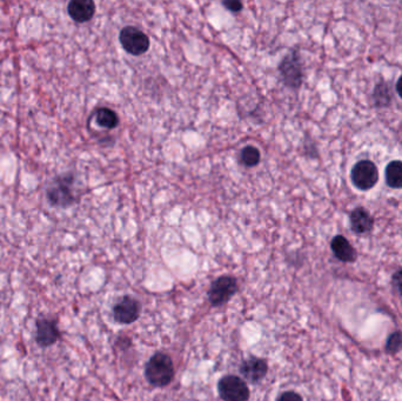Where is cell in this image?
Here are the masks:
<instances>
[{
  "mask_svg": "<svg viewBox=\"0 0 402 401\" xmlns=\"http://www.w3.org/2000/svg\"><path fill=\"white\" fill-rule=\"evenodd\" d=\"M119 39L124 50L132 56H142L149 51V37L137 27H127L123 29Z\"/></svg>",
  "mask_w": 402,
  "mask_h": 401,
  "instance_id": "cell-7",
  "label": "cell"
},
{
  "mask_svg": "<svg viewBox=\"0 0 402 401\" xmlns=\"http://www.w3.org/2000/svg\"><path fill=\"white\" fill-rule=\"evenodd\" d=\"M395 89H396V92H398L399 97L402 99V75L399 78L398 82H396V85H395Z\"/></svg>",
  "mask_w": 402,
  "mask_h": 401,
  "instance_id": "cell-22",
  "label": "cell"
},
{
  "mask_svg": "<svg viewBox=\"0 0 402 401\" xmlns=\"http://www.w3.org/2000/svg\"><path fill=\"white\" fill-rule=\"evenodd\" d=\"M145 377L152 386L165 387L174 378V366L171 358L165 353L158 352L146 364Z\"/></svg>",
  "mask_w": 402,
  "mask_h": 401,
  "instance_id": "cell-1",
  "label": "cell"
},
{
  "mask_svg": "<svg viewBox=\"0 0 402 401\" xmlns=\"http://www.w3.org/2000/svg\"><path fill=\"white\" fill-rule=\"evenodd\" d=\"M219 395L223 401H248L251 393L248 386L237 375H226L218 384Z\"/></svg>",
  "mask_w": 402,
  "mask_h": 401,
  "instance_id": "cell-5",
  "label": "cell"
},
{
  "mask_svg": "<svg viewBox=\"0 0 402 401\" xmlns=\"http://www.w3.org/2000/svg\"><path fill=\"white\" fill-rule=\"evenodd\" d=\"M374 218L371 212L362 206L354 208L350 214V230L357 235H365L372 232L374 228Z\"/></svg>",
  "mask_w": 402,
  "mask_h": 401,
  "instance_id": "cell-10",
  "label": "cell"
},
{
  "mask_svg": "<svg viewBox=\"0 0 402 401\" xmlns=\"http://www.w3.org/2000/svg\"><path fill=\"white\" fill-rule=\"evenodd\" d=\"M67 12L72 20L82 24L94 18V13H96V4L92 0H72L67 6Z\"/></svg>",
  "mask_w": 402,
  "mask_h": 401,
  "instance_id": "cell-12",
  "label": "cell"
},
{
  "mask_svg": "<svg viewBox=\"0 0 402 401\" xmlns=\"http://www.w3.org/2000/svg\"><path fill=\"white\" fill-rule=\"evenodd\" d=\"M385 178L388 187L394 190L402 189V161L401 160H393L388 163L385 170Z\"/></svg>",
  "mask_w": 402,
  "mask_h": 401,
  "instance_id": "cell-15",
  "label": "cell"
},
{
  "mask_svg": "<svg viewBox=\"0 0 402 401\" xmlns=\"http://www.w3.org/2000/svg\"><path fill=\"white\" fill-rule=\"evenodd\" d=\"M392 286L402 296V268H399L398 271L392 275Z\"/></svg>",
  "mask_w": 402,
  "mask_h": 401,
  "instance_id": "cell-19",
  "label": "cell"
},
{
  "mask_svg": "<svg viewBox=\"0 0 402 401\" xmlns=\"http://www.w3.org/2000/svg\"><path fill=\"white\" fill-rule=\"evenodd\" d=\"M331 249L335 258L343 263H354L357 259V251L341 234L332 239Z\"/></svg>",
  "mask_w": 402,
  "mask_h": 401,
  "instance_id": "cell-13",
  "label": "cell"
},
{
  "mask_svg": "<svg viewBox=\"0 0 402 401\" xmlns=\"http://www.w3.org/2000/svg\"><path fill=\"white\" fill-rule=\"evenodd\" d=\"M267 372V363L260 358H248L240 366V373H241L242 377L253 384L259 383L264 379Z\"/></svg>",
  "mask_w": 402,
  "mask_h": 401,
  "instance_id": "cell-11",
  "label": "cell"
},
{
  "mask_svg": "<svg viewBox=\"0 0 402 401\" xmlns=\"http://www.w3.org/2000/svg\"><path fill=\"white\" fill-rule=\"evenodd\" d=\"M73 182L75 178L72 175L57 177L46 191V197L50 204L56 207H68L75 204V197L72 189Z\"/></svg>",
  "mask_w": 402,
  "mask_h": 401,
  "instance_id": "cell-2",
  "label": "cell"
},
{
  "mask_svg": "<svg viewBox=\"0 0 402 401\" xmlns=\"http://www.w3.org/2000/svg\"><path fill=\"white\" fill-rule=\"evenodd\" d=\"M96 120H97L99 126L107 129V130L116 129L119 124V118H118L116 112L107 108H101L98 110Z\"/></svg>",
  "mask_w": 402,
  "mask_h": 401,
  "instance_id": "cell-16",
  "label": "cell"
},
{
  "mask_svg": "<svg viewBox=\"0 0 402 401\" xmlns=\"http://www.w3.org/2000/svg\"><path fill=\"white\" fill-rule=\"evenodd\" d=\"M280 75L283 84L292 89H300L304 80V68H302V58L297 50L290 51L285 56L279 65Z\"/></svg>",
  "mask_w": 402,
  "mask_h": 401,
  "instance_id": "cell-3",
  "label": "cell"
},
{
  "mask_svg": "<svg viewBox=\"0 0 402 401\" xmlns=\"http://www.w3.org/2000/svg\"><path fill=\"white\" fill-rule=\"evenodd\" d=\"M142 312V305L137 299L126 296L113 307V316L117 323L128 325L138 319Z\"/></svg>",
  "mask_w": 402,
  "mask_h": 401,
  "instance_id": "cell-8",
  "label": "cell"
},
{
  "mask_svg": "<svg viewBox=\"0 0 402 401\" xmlns=\"http://www.w3.org/2000/svg\"><path fill=\"white\" fill-rule=\"evenodd\" d=\"M238 292V282L233 277L223 275L212 282L209 290V300L213 306H223Z\"/></svg>",
  "mask_w": 402,
  "mask_h": 401,
  "instance_id": "cell-6",
  "label": "cell"
},
{
  "mask_svg": "<svg viewBox=\"0 0 402 401\" xmlns=\"http://www.w3.org/2000/svg\"><path fill=\"white\" fill-rule=\"evenodd\" d=\"M240 161L246 168H254L260 161V151L254 146H246L240 153Z\"/></svg>",
  "mask_w": 402,
  "mask_h": 401,
  "instance_id": "cell-17",
  "label": "cell"
},
{
  "mask_svg": "<svg viewBox=\"0 0 402 401\" xmlns=\"http://www.w3.org/2000/svg\"><path fill=\"white\" fill-rule=\"evenodd\" d=\"M36 327H37L36 342L40 347H50V346L54 345L60 338L59 328H58L56 320L40 316L36 321Z\"/></svg>",
  "mask_w": 402,
  "mask_h": 401,
  "instance_id": "cell-9",
  "label": "cell"
},
{
  "mask_svg": "<svg viewBox=\"0 0 402 401\" xmlns=\"http://www.w3.org/2000/svg\"><path fill=\"white\" fill-rule=\"evenodd\" d=\"M223 5L226 8V10L233 12V13H237V12H240L242 10V3L238 0H226V1H223Z\"/></svg>",
  "mask_w": 402,
  "mask_h": 401,
  "instance_id": "cell-20",
  "label": "cell"
},
{
  "mask_svg": "<svg viewBox=\"0 0 402 401\" xmlns=\"http://www.w3.org/2000/svg\"><path fill=\"white\" fill-rule=\"evenodd\" d=\"M386 351L389 354H398L402 351V332L395 331L391 333L386 342Z\"/></svg>",
  "mask_w": 402,
  "mask_h": 401,
  "instance_id": "cell-18",
  "label": "cell"
},
{
  "mask_svg": "<svg viewBox=\"0 0 402 401\" xmlns=\"http://www.w3.org/2000/svg\"><path fill=\"white\" fill-rule=\"evenodd\" d=\"M278 401H304L302 395H299L295 392H286L278 399Z\"/></svg>",
  "mask_w": 402,
  "mask_h": 401,
  "instance_id": "cell-21",
  "label": "cell"
},
{
  "mask_svg": "<svg viewBox=\"0 0 402 401\" xmlns=\"http://www.w3.org/2000/svg\"><path fill=\"white\" fill-rule=\"evenodd\" d=\"M350 180L357 190H372L379 182V170L371 160H360L352 168Z\"/></svg>",
  "mask_w": 402,
  "mask_h": 401,
  "instance_id": "cell-4",
  "label": "cell"
},
{
  "mask_svg": "<svg viewBox=\"0 0 402 401\" xmlns=\"http://www.w3.org/2000/svg\"><path fill=\"white\" fill-rule=\"evenodd\" d=\"M373 103L378 108H389L393 101L391 86L385 80H380L373 89Z\"/></svg>",
  "mask_w": 402,
  "mask_h": 401,
  "instance_id": "cell-14",
  "label": "cell"
}]
</instances>
